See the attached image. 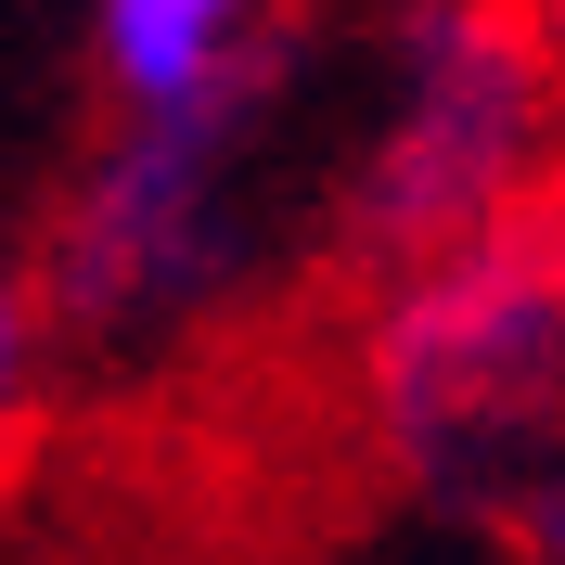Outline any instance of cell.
I'll list each match as a JSON object with an SVG mask.
<instances>
[{
	"instance_id": "8992f818",
	"label": "cell",
	"mask_w": 565,
	"mask_h": 565,
	"mask_svg": "<svg viewBox=\"0 0 565 565\" xmlns=\"http://www.w3.org/2000/svg\"><path fill=\"white\" fill-rule=\"evenodd\" d=\"M514 540H527L540 565H565V462H553V476L527 489V514H514Z\"/></svg>"
},
{
	"instance_id": "3957f363",
	"label": "cell",
	"mask_w": 565,
	"mask_h": 565,
	"mask_svg": "<svg viewBox=\"0 0 565 565\" xmlns=\"http://www.w3.org/2000/svg\"><path fill=\"white\" fill-rule=\"evenodd\" d=\"M245 116H116L104 154L77 168L65 218H52V270H39V309L77 321V334H154V321L206 309L232 257H245Z\"/></svg>"
},
{
	"instance_id": "277c9868",
	"label": "cell",
	"mask_w": 565,
	"mask_h": 565,
	"mask_svg": "<svg viewBox=\"0 0 565 565\" xmlns=\"http://www.w3.org/2000/svg\"><path fill=\"white\" fill-rule=\"evenodd\" d=\"M90 77L116 116H218L270 77V0H90Z\"/></svg>"
},
{
	"instance_id": "52a82bcc",
	"label": "cell",
	"mask_w": 565,
	"mask_h": 565,
	"mask_svg": "<svg viewBox=\"0 0 565 565\" xmlns=\"http://www.w3.org/2000/svg\"><path fill=\"white\" fill-rule=\"evenodd\" d=\"M527 26H540V65L565 77V0H527Z\"/></svg>"
},
{
	"instance_id": "6da1fadb",
	"label": "cell",
	"mask_w": 565,
	"mask_h": 565,
	"mask_svg": "<svg viewBox=\"0 0 565 565\" xmlns=\"http://www.w3.org/2000/svg\"><path fill=\"white\" fill-rule=\"evenodd\" d=\"M360 424L424 501L527 514L565 462V218L398 270L360 334Z\"/></svg>"
},
{
	"instance_id": "5b68a950",
	"label": "cell",
	"mask_w": 565,
	"mask_h": 565,
	"mask_svg": "<svg viewBox=\"0 0 565 565\" xmlns=\"http://www.w3.org/2000/svg\"><path fill=\"white\" fill-rule=\"evenodd\" d=\"M26 373H39V296L0 270V424L26 412Z\"/></svg>"
},
{
	"instance_id": "7a4b0ae2",
	"label": "cell",
	"mask_w": 565,
	"mask_h": 565,
	"mask_svg": "<svg viewBox=\"0 0 565 565\" xmlns=\"http://www.w3.org/2000/svg\"><path fill=\"white\" fill-rule=\"evenodd\" d=\"M565 77L540 65V26L501 0H412L386 39V104L348 168V245L424 270L450 245H489L540 218V154H553Z\"/></svg>"
}]
</instances>
